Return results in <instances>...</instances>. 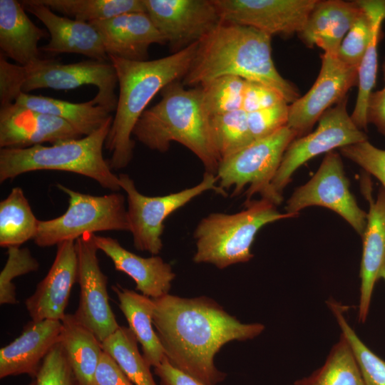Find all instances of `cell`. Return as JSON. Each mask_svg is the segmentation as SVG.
<instances>
[{
    "mask_svg": "<svg viewBox=\"0 0 385 385\" xmlns=\"http://www.w3.org/2000/svg\"><path fill=\"white\" fill-rule=\"evenodd\" d=\"M153 300V323L166 358L205 385H217L226 377L214 363L223 345L252 339L265 329L262 324L240 322L206 297L168 294Z\"/></svg>",
    "mask_w": 385,
    "mask_h": 385,
    "instance_id": "1",
    "label": "cell"
},
{
    "mask_svg": "<svg viewBox=\"0 0 385 385\" xmlns=\"http://www.w3.org/2000/svg\"><path fill=\"white\" fill-rule=\"evenodd\" d=\"M272 36L256 29L222 21L199 41L185 86L197 87L220 76H234L277 90L289 104L298 89L279 73L272 57Z\"/></svg>",
    "mask_w": 385,
    "mask_h": 385,
    "instance_id": "2",
    "label": "cell"
},
{
    "mask_svg": "<svg viewBox=\"0 0 385 385\" xmlns=\"http://www.w3.org/2000/svg\"><path fill=\"white\" fill-rule=\"evenodd\" d=\"M198 43L165 57L143 61L109 56L117 75L119 94L115 116L105 143L111 153V170L125 168L133 156V129L145 108L166 86L183 78L195 56Z\"/></svg>",
    "mask_w": 385,
    "mask_h": 385,
    "instance_id": "3",
    "label": "cell"
},
{
    "mask_svg": "<svg viewBox=\"0 0 385 385\" xmlns=\"http://www.w3.org/2000/svg\"><path fill=\"white\" fill-rule=\"evenodd\" d=\"M161 99L146 109L138 120L133 135L148 148L165 153L178 142L202 162L206 173L216 175L220 159L201 98L200 86L186 88L176 81L161 91Z\"/></svg>",
    "mask_w": 385,
    "mask_h": 385,
    "instance_id": "4",
    "label": "cell"
},
{
    "mask_svg": "<svg viewBox=\"0 0 385 385\" xmlns=\"http://www.w3.org/2000/svg\"><path fill=\"white\" fill-rule=\"evenodd\" d=\"M113 117L98 130L78 139L66 140L49 146L36 145L26 148H1L0 183L36 170H59L84 175L103 188L118 192L121 188L104 159L103 148Z\"/></svg>",
    "mask_w": 385,
    "mask_h": 385,
    "instance_id": "5",
    "label": "cell"
},
{
    "mask_svg": "<svg viewBox=\"0 0 385 385\" xmlns=\"http://www.w3.org/2000/svg\"><path fill=\"white\" fill-rule=\"evenodd\" d=\"M115 70L110 61L88 60L62 63L55 58H38L26 66L13 64L0 55V104L14 103L20 93L40 88L68 90L83 85L95 86L96 105L115 111L118 96Z\"/></svg>",
    "mask_w": 385,
    "mask_h": 385,
    "instance_id": "6",
    "label": "cell"
},
{
    "mask_svg": "<svg viewBox=\"0 0 385 385\" xmlns=\"http://www.w3.org/2000/svg\"><path fill=\"white\" fill-rule=\"evenodd\" d=\"M245 206L244 210L234 214L211 213L198 223L194 231L195 262L209 263L224 269L248 262L253 257L251 247L262 227L296 217L279 212L277 205L264 198L247 200Z\"/></svg>",
    "mask_w": 385,
    "mask_h": 385,
    "instance_id": "7",
    "label": "cell"
},
{
    "mask_svg": "<svg viewBox=\"0 0 385 385\" xmlns=\"http://www.w3.org/2000/svg\"><path fill=\"white\" fill-rule=\"evenodd\" d=\"M56 187L68 197L66 211L58 217L39 220L34 241L41 247L74 240L84 234L103 231H129L124 196L118 192L91 195L62 184Z\"/></svg>",
    "mask_w": 385,
    "mask_h": 385,
    "instance_id": "8",
    "label": "cell"
},
{
    "mask_svg": "<svg viewBox=\"0 0 385 385\" xmlns=\"http://www.w3.org/2000/svg\"><path fill=\"white\" fill-rule=\"evenodd\" d=\"M295 138L296 133L286 125L221 160L216 173L218 185L224 190L232 187V196L249 185L247 200L259 193L262 198L279 205L283 197L273 191L271 183L285 150Z\"/></svg>",
    "mask_w": 385,
    "mask_h": 385,
    "instance_id": "9",
    "label": "cell"
},
{
    "mask_svg": "<svg viewBox=\"0 0 385 385\" xmlns=\"http://www.w3.org/2000/svg\"><path fill=\"white\" fill-rule=\"evenodd\" d=\"M118 176L119 185L127 195V213L133 245L136 250L153 255H158L162 250L164 222L173 212L207 190L227 196L226 190L217 185L216 175L206 172L197 185L163 196L144 195L128 175L121 173Z\"/></svg>",
    "mask_w": 385,
    "mask_h": 385,
    "instance_id": "10",
    "label": "cell"
},
{
    "mask_svg": "<svg viewBox=\"0 0 385 385\" xmlns=\"http://www.w3.org/2000/svg\"><path fill=\"white\" fill-rule=\"evenodd\" d=\"M347 102L346 96L320 117L312 133L297 138L289 143L271 183L277 195L282 196L293 173L310 159L335 148L368 140L348 113Z\"/></svg>",
    "mask_w": 385,
    "mask_h": 385,
    "instance_id": "11",
    "label": "cell"
},
{
    "mask_svg": "<svg viewBox=\"0 0 385 385\" xmlns=\"http://www.w3.org/2000/svg\"><path fill=\"white\" fill-rule=\"evenodd\" d=\"M349 186L339 154L329 152L313 177L288 199L286 212L297 216L307 207L322 206L342 217L361 237L367 212L359 207Z\"/></svg>",
    "mask_w": 385,
    "mask_h": 385,
    "instance_id": "12",
    "label": "cell"
},
{
    "mask_svg": "<svg viewBox=\"0 0 385 385\" xmlns=\"http://www.w3.org/2000/svg\"><path fill=\"white\" fill-rule=\"evenodd\" d=\"M93 235L84 234L75 241L80 298L73 314L102 343L120 326L109 304L108 278L100 267Z\"/></svg>",
    "mask_w": 385,
    "mask_h": 385,
    "instance_id": "13",
    "label": "cell"
},
{
    "mask_svg": "<svg viewBox=\"0 0 385 385\" xmlns=\"http://www.w3.org/2000/svg\"><path fill=\"white\" fill-rule=\"evenodd\" d=\"M146 13L173 53L201 41L222 21L213 0H143Z\"/></svg>",
    "mask_w": 385,
    "mask_h": 385,
    "instance_id": "14",
    "label": "cell"
},
{
    "mask_svg": "<svg viewBox=\"0 0 385 385\" xmlns=\"http://www.w3.org/2000/svg\"><path fill=\"white\" fill-rule=\"evenodd\" d=\"M321 58L320 71L311 88L289 105L287 126L297 138L309 133L320 117L358 83L359 68L346 64L337 54L324 53Z\"/></svg>",
    "mask_w": 385,
    "mask_h": 385,
    "instance_id": "15",
    "label": "cell"
},
{
    "mask_svg": "<svg viewBox=\"0 0 385 385\" xmlns=\"http://www.w3.org/2000/svg\"><path fill=\"white\" fill-rule=\"evenodd\" d=\"M317 0H213L222 21L272 35L290 36L304 28Z\"/></svg>",
    "mask_w": 385,
    "mask_h": 385,
    "instance_id": "16",
    "label": "cell"
},
{
    "mask_svg": "<svg viewBox=\"0 0 385 385\" xmlns=\"http://www.w3.org/2000/svg\"><path fill=\"white\" fill-rule=\"evenodd\" d=\"M83 136L62 118L14 102L0 108V148H26Z\"/></svg>",
    "mask_w": 385,
    "mask_h": 385,
    "instance_id": "17",
    "label": "cell"
},
{
    "mask_svg": "<svg viewBox=\"0 0 385 385\" xmlns=\"http://www.w3.org/2000/svg\"><path fill=\"white\" fill-rule=\"evenodd\" d=\"M77 267L75 241L58 244L47 274L25 300L26 309L32 321L62 320L66 314L65 310L72 287L76 282Z\"/></svg>",
    "mask_w": 385,
    "mask_h": 385,
    "instance_id": "18",
    "label": "cell"
},
{
    "mask_svg": "<svg viewBox=\"0 0 385 385\" xmlns=\"http://www.w3.org/2000/svg\"><path fill=\"white\" fill-rule=\"evenodd\" d=\"M20 2L25 11L38 19L50 34V41L41 47V51L53 55L77 53L93 60L110 61L98 31L90 23L57 15L38 0Z\"/></svg>",
    "mask_w": 385,
    "mask_h": 385,
    "instance_id": "19",
    "label": "cell"
},
{
    "mask_svg": "<svg viewBox=\"0 0 385 385\" xmlns=\"http://www.w3.org/2000/svg\"><path fill=\"white\" fill-rule=\"evenodd\" d=\"M89 23L98 31L108 56L147 61L150 45L166 43L146 12L125 13Z\"/></svg>",
    "mask_w": 385,
    "mask_h": 385,
    "instance_id": "20",
    "label": "cell"
},
{
    "mask_svg": "<svg viewBox=\"0 0 385 385\" xmlns=\"http://www.w3.org/2000/svg\"><path fill=\"white\" fill-rule=\"evenodd\" d=\"M61 321H31L21 334L0 349V378L27 374L35 379L41 363L60 339Z\"/></svg>",
    "mask_w": 385,
    "mask_h": 385,
    "instance_id": "21",
    "label": "cell"
},
{
    "mask_svg": "<svg viewBox=\"0 0 385 385\" xmlns=\"http://www.w3.org/2000/svg\"><path fill=\"white\" fill-rule=\"evenodd\" d=\"M93 239L98 250L111 260L115 269L128 275L135 282V289L142 294L156 299L169 294L175 274L160 257H140L111 237L94 234Z\"/></svg>",
    "mask_w": 385,
    "mask_h": 385,
    "instance_id": "22",
    "label": "cell"
},
{
    "mask_svg": "<svg viewBox=\"0 0 385 385\" xmlns=\"http://www.w3.org/2000/svg\"><path fill=\"white\" fill-rule=\"evenodd\" d=\"M369 203L367 221L363 236L362 257L360 267V297L359 320L366 319L374 286L379 279L385 264V190L379 188L376 200L369 188L365 190Z\"/></svg>",
    "mask_w": 385,
    "mask_h": 385,
    "instance_id": "23",
    "label": "cell"
},
{
    "mask_svg": "<svg viewBox=\"0 0 385 385\" xmlns=\"http://www.w3.org/2000/svg\"><path fill=\"white\" fill-rule=\"evenodd\" d=\"M362 12L359 1L317 0L303 29L298 34L308 47L337 54L340 45Z\"/></svg>",
    "mask_w": 385,
    "mask_h": 385,
    "instance_id": "24",
    "label": "cell"
},
{
    "mask_svg": "<svg viewBox=\"0 0 385 385\" xmlns=\"http://www.w3.org/2000/svg\"><path fill=\"white\" fill-rule=\"evenodd\" d=\"M45 36V31L31 21L20 1L0 0L1 54L26 66L40 58L38 43Z\"/></svg>",
    "mask_w": 385,
    "mask_h": 385,
    "instance_id": "25",
    "label": "cell"
},
{
    "mask_svg": "<svg viewBox=\"0 0 385 385\" xmlns=\"http://www.w3.org/2000/svg\"><path fill=\"white\" fill-rule=\"evenodd\" d=\"M119 307L125 316L128 328L141 345L143 356L151 367L157 366L165 357L163 347L153 329L152 298L117 284L113 286Z\"/></svg>",
    "mask_w": 385,
    "mask_h": 385,
    "instance_id": "26",
    "label": "cell"
},
{
    "mask_svg": "<svg viewBox=\"0 0 385 385\" xmlns=\"http://www.w3.org/2000/svg\"><path fill=\"white\" fill-rule=\"evenodd\" d=\"M15 103L68 122L83 137L98 130L112 116L104 107L96 105L93 99L84 103H71L43 96L20 93Z\"/></svg>",
    "mask_w": 385,
    "mask_h": 385,
    "instance_id": "27",
    "label": "cell"
},
{
    "mask_svg": "<svg viewBox=\"0 0 385 385\" xmlns=\"http://www.w3.org/2000/svg\"><path fill=\"white\" fill-rule=\"evenodd\" d=\"M59 342L80 385H90L103 351L102 343L73 314L61 320Z\"/></svg>",
    "mask_w": 385,
    "mask_h": 385,
    "instance_id": "28",
    "label": "cell"
},
{
    "mask_svg": "<svg viewBox=\"0 0 385 385\" xmlns=\"http://www.w3.org/2000/svg\"><path fill=\"white\" fill-rule=\"evenodd\" d=\"M372 20L370 41L358 69V93L351 115L359 129L366 130V109L369 98L375 86L378 70V44L381 29L385 21V0H359Z\"/></svg>",
    "mask_w": 385,
    "mask_h": 385,
    "instance_id": "29",
    "label": "cell"
},
{
    "mask_svg": "<svg viewBox=\"0 0 385 385\" xmlns=\"http://www.w3.org/2000/svg\"><path fill=\"white\" fill-rule=\"evenodd\" d=\"M39 220L35 217L23 190L13 188L0 202V246L20 247L36 235Z\"/></svg>",
    "mask_w": 385,
    "mask_h": 385,
    "instance_id": "30",
    "label": "cell"
},
{
    "mask_svg": "<svg viewBox=\"0 0 385 385\" xmlns=\"http://www.w3.org/2000/svg\"><path fill=\"white\" fill-rule=\"evenodd\" d=\"M296 381L300 385H366L351 346L342 334L324 364Z\"/></svg>",
    "mask_w": 385,
    "mask_h": 385,
    "instance_id": "31",
    "label": "cell"
},
{
    "mask_svg": "<svg viewBox=\"0 0 385 385\" xmlns=\"http://www.w3.org/2000/svg\"><path fill=\"white\" fill-rule=\"evenodd\" d=\"M108 354L134 385H156L150 366L138 348V340L128 328L118 329L102 342Z\"/></svg>",
    "mask_w": 385,
    "mask_h": 385,
    "instance_id": "32",
    "label": "cell"
},
{
    "mask_svg": "<svg viewBox=\"0 0 385 385\" xmlns=\"http://www.w3.org/2000/svg\"><path fill=\"white\" fill-rule=\"evenodd\" d=\"M39 3L74 19L91 22L130 12H146L143 0H38Z\"/></svg>",
    "mask_w": 385,
    "mask_h": 385,
    "instance_id": "33",
    "label": "cell"
},
{
    "mask_svg": "<svg viewBox=\"0 0 385 385\" xmlns=\"http://www.w3.org/2000/svg\"><path fill=\"white\" fill-rule=\"evenodd\" d=\"M210 124L220 161L254 141L249 130L247 113L242 109L212 116L210 118Z\"/></svg>",
    "mask_w": 385,
    "mask_h": 385,
    "instance_id": "34",
    "label": "cell"
},
{
    "mask_svg": "<svg viewBox=\"0 0 385 385\" xmlns=\"http://www.w3.org/2000/svg\"><path fill=\"white\" fill-rule=\"evenodd\" d=\"M245 80L223 76L200 86L202 107L209 116L242 109Z\"/></svg>",
    "mask_w": 385,
    "mask_h": 385,
    "instance_id": "35",
    "label": "cell"
},
{
    "mask_svg": "<svg viewBox=\"0 0 385 385\" xmlns=\"http://www.w3.org/2000/svg\"><path fill=\"white\" fill-rule=\"evenodd\" d=\"M329 306L335 316L360 368L366 385H385V361L373 352L357 336L343 314V307L330 301Z\"/></svg>",
    "mask_w": 385,
    "mask_h": 385,
    "instance_id": "36",
    "label": "cell"
},
{
    "mask_svg": "<svg viewBox=\"0 0 385 385\" xmlns=\"http://www.w3.org/2000/svg\"><path fill=\"white\" fill-rule=\"evenodd\" d=\"M38 268V260L28 248H7L6 262L0 272V304H16L18 300L13 280L19 276L35 272Z\"/></svg>",
    "mask_w": 385,
    "mask_h": 385,
    "instance_id": "37",
    "label": "cell"
},
{
    "mask_svg": "<svg viewBox=\"0 0 385 385\" xmlns=\"http://www.w3.org/2000/svg\"><path fill=\"white\" fill-rule=\"evenodd\" d=\"M359 4L361 5L360 3ZM361 14L344 38L337 54L346 64L357 68L368 47L372 29L370 14L361 5Z\"/></svg>",
    "mask_w": 385,
    "mask_h": 385,
    "instance_id": "38",
    "label": "cell"
},
{
    "mask_svg": "<svg viewBox=\"0 0 385 385\" xmlns=\"http://www.w3.org/2000/svg\"><path fill=\"white\" fill-rule=\"evenodd\" d=\"M34 379L36 385H80L59 342L43 360Z\"/></svg>",
    "mask_w": 385,
    "mask_h": 385,
    "instance_id": "39",
    "label": "cell"
},
{
    "mask_svg": "<svg viewBox=\"0 0 385 385\" xmlns=\"http://www.w3.org/2000/svg\"><path fill=\"white\" fill-rule=\"evenodd\" d=\"M342 155L377 178L385 190V150L367 140L339 148Z\"/></svg>",
    "mask_w": 385,
    "mask_h": 385,
    "instance_id": "40",
    "label": "cell"
},
{
    "mask_svg": "<svg viewBox=\"0 0 385 385\" xmlns=\"http://www.w3.org/2000/svg\"><path fill=\"white\" fill-rule=\"evenodd\" d=\"M287 103L247 113L249 130L253 140L268 137L286 126L289 118Z\"/></svg>",
    "mask_w": 385,
    "mask_h": 385,
    "instance_id": "41",
    "label": "cell"
},
{
    "mask_svg": "<svg viewBox=\"0 0 385 385\" xmlns=\"http://www.w3.org/2000/svg\"><path fill=\"white\" fill-rule=\"evenodd\" d=\"M284 103L287 102L283 96L273 88L259 82L245 81L242 109L246 113L271 108Z\"/></svg>",
    "mask_w": 385,
    "mask_h": 385,
    "instance_id": "42",
    "label": "cell"
},
{
    "mask_svg": "<svg viewBox=\"0 0 385 385\" xmlns=\"http://www.w3.org/2000/svg\"><path fill=\"white\" fill-rule=\"evenodd\" d=\"M90 385H134L115 361L104 351Z\"/></svg>",
    "mask_w": 385,
    "mask_h": 385,
    "instance_id": "43",
    "label": "cell"
},
{
    "mask_svg": "<svg viewBox=\"0 0 385 385\" xmlns=\"http://www.w3.org/2000/svg\"><path fill=\"white\" fill-rule=\"evenodd\" d=\"M154 372L159 377L160 385H205L173 366L166 356L154 367Z\"/></svg>",
    "mask_w": 385,
    "mask_h": 385,
    "instance_id": "44",
    "label": "cell"
},
{
    "mask_svg": "<svg viewBox=\"0 0 385 385\" xmlns=\"http://www.w3.org/2000/svg\"><path fill=\"white\" fill-rule=\"evenodd\" d=\"M366 118L385 136V87L372 92L367 103Z\"/></svg>",
    "mask_w": 385,
    "mask_h": 385,
    "instance_id": "45",
    "label": "cell"
},
{
    "mask_svg": "<svg viewBox=\"0 0 385 385\" xmlns=\"http://www.w3.org/2000/svg\"><path fill=\"white\" fill-rule=\"evenodd\" d=\"M379 279H382L385 282V264L380 272Z\"/></svg>",
    "mask_w": 385,
    "mask_h": 385,
    "instance_id": "46",
    "label": "cell"
},
{
    "mask_svg": "<svg viewBox=\"0 0 385 385\" xmlns=\"http://www.w3.org/2000/svg\"><path fill=\"white\" fill-rule=\"evenodd\" d=\"M382 70H383L384 80V82H385V60H384V61L383 63Z\"/></svg>",
    "mask_w": 385,
    "mask_h": 385,
    "instance_id": "47",
    "label": "cell"
},
{
    "mask_svg": "<svg viewBox=\"0 0 385 385\" xmlns=\"http://www.w3.org/2000/svg\"><path fill=\"white\" fill-rule=\"evenodd\" d=\"M27 385H36V381H35V379L33 380L31 382H30V383H29V384H27Z\"/></svg>",
    "mask_w": 385,
    "mask_h": 385,
    "instance_id": "48",
    "label": "cell"
},
{
    "mask_svg": "<svg viewBox=\"0 0 385 385\" xmlns=\"http://www.w3.org/2000/svg\"><path fill=\"white\" fill-rule=\"evenodd\" d=\"M293 385H300V384H299L297 381H295V382L293 384Z\"/></svg>",
    "mask_w": 385,
    "mask_h": 385,
    "instance_id": "49",
    "label": "cell"
}]
</instances>
